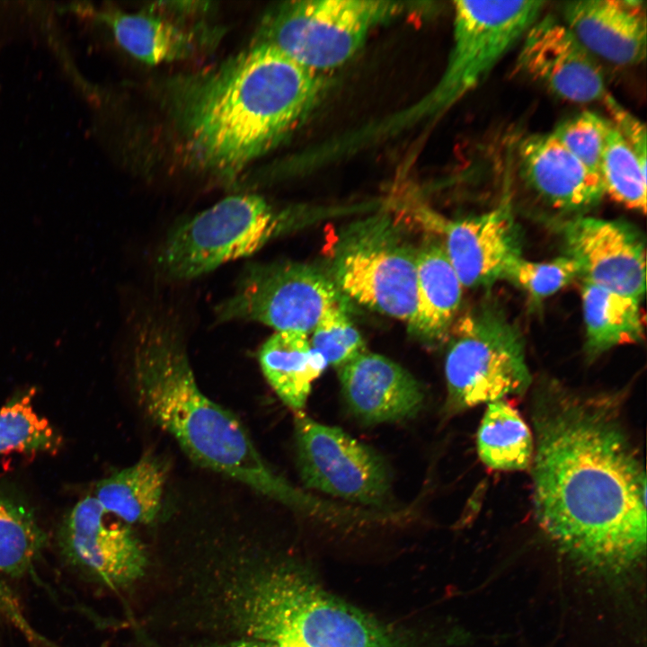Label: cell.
<instances>
[{"instance_id": "obj_4", "label": "cell", "mask_w": 647, "mask_h": 647, "mask_svg": "<svg viewBox=\"0 0 647 647\" xmlns=\"http://www.w3.org/2000/svg\"><path fill=\"white\" fill-rule=\"evenodd\" d=\"M249 639L279 647H399L375 620L286 568L240 579L229 594Z\"/></svg>"}, {"instance_id": "obj_7", "label": "cell", "mask_w": 647, "mask_h": 647, "mask_svg": "<svg viewBox=\"0 0 647 647\" xmlns=\"http://www.w3.org/2000/svg\"><path fill=\"white\" fill-rule=\"evenodd\" d=\"M290 209L257 194L226 197L178 225L168 235L157 261L166 278L191 280L259 251L290 229Z\"/></svg>"}, {"instance_id": "obj_22", "label": "cell", "mask_w": 647, "mask_h": 647, "mask_svg": "<svg viewBox=\"0 0 647 647\" xmlns=\"http://www.w3.org/2000/svg\"><path fill=\"white\" fill-rule=\"evenodd\" d=\"M581 299L585 324V351L594 359L608 350L644 339L641 300L587 281H582Z\"/></svg>"}, {"instance_id": "obj_23", "label": "cell", "mask_w": 647, "mask_h": 647, "mask_svg": "<svg viewBox=\"0 0 647 647\" xmlns=\"http://www.w3.org/2000/svg\"><path fill=\"white\" fill-rule=\"evenodd\" d=\"M165 474L157 460L145 456L134 465L100 481L94 498L105 512L127 525L147 524L158 515Z\"/></svg>"}, {"instance_id": "obj_31", "label": "cell", "mask_w": 647, "mask_h": 647, "mask_svg": "<svg viewBox=\"0 0 647 647\" xmlns=\"http://www.w3.org/2000/svg\"><path fill=\"white\" fill-rule=\"evenodd\" d=\"M0 615L33 647H62L39 632L30 622L13 591L0 580Z\"/></svg>"}, {"instance_id": "obj_28", "label": "cell", "mask_w": 647, "mask_h": 647, "mask_svg": "<svg viewBox=\"0 0 647 647\" xmlns=\"http://www.w3.org/2000/svg\"><path fill=\"white\" fill-rule=\"evenodd\" d=\"M580 277L575 261L567 255L547 261H532L521 256L513 259L504 269L505 279L525 291L534 301L546 298Z\"/></svg>"}, {"instance_id": "obj_18", "label": "cell", "mask_w": 647, "mask_h": 647, "mask_svg": "<svg viewBox=\"0 0 647 647\" xmlns=\"http://www.w3.org/2000/svg\"><path fill=\"white\" fill-rule=\"evenodd\" d=\"M563 22L595 58L634 66L646 56V7L637 0L570 1Z\"/></svg>"}, {"instance_id": "obj_19", "label": "cell", "mask_w": 647, "mask_h": 647, "mask_svg": "<svg viewBox=\"0 0 647 647\" xmlns=\"http://www.w3.org/2000/svg\"><path fill=\"white\" fill-rule=\"evenodd\" d=\"M338 371L350 408L368 423L412 417L422 407L424 393L421 384L385 356L365 351Z\"/></svg>"}, {"instance_id": "obj_29", "label": "cell", "mask_w": 647, "mask_h": 647, "mask_svg": "<svg viewBox=\"0 0 647 647\" xmlns=\"http://www.w3.org/2000/svg\"><path fill=\"white\" fill-rule=\"evenodd\" d=\"M309 343L327 362L340 368L365 352L364 341L344 306L328 310L311 332Z\"/></svg>"}, {"instance_id": "obj_2", "label": "cell", "mask_w": 647, "mask_h": 647, "mask_svg": "<svg viewBox=\"0 0 647 647\" xmlns=\"http://www.w3.org/2000/svg\"><path fill=\"white\" fill-rule=\"evenodd\" d=\"M329 86L326 75L253 43L220 65L170 79L164 100L185 160L230 181L287 139Z\"/></svg>"}, {"instance_id": "obj_10", "label": "cell", "mask_w": 647, "mask_h": 647, "mask_svg": "<svg viewBox=\"0 0 647 647\" xmlns=\"http://www.w3.org/2000/svg\"><path fill=\"white\" fill-rule=\"evenodd\" d=\"M332 279L293 261L247 266L231 296L215 308L217 322H257L279 331L309 334L324 314L344 306Z\"/></svg>"}, {"instance_id": "obj_1", "label": "cell", "mask_w": 647, "mask_h": 647, "mask_svg": "<svg viewBox=\"0 0 647 647\" xmlns=\"http://www.w3.org/2000/svg\"><path fill=\"white\" fill-rule=\"evenodd\" d=\"M532 420L542 530L578 563L615 572L632 566L646 546V474L611 403L548 387Z\"/></svg>"}, {"instance_id": "obj_12", "label": "cell", "mask_w": 647, "mask_h": 647, "mask_svg": "<svg viewBox=\"0 0 647 647\" xmlns=\"http://www.w3.org/2000/svg\"><path fill=\"white\" fill-rule=\"evenodd\" d=\"M93 496L79 501L64 518L58 543L65 561L110 588L126 587L144 575L143 545L125 523L108 521Z\"/></svg>"}, {"instance_id": "obj_5", "label": "cell", "mask_w": 647, "mask_h": 647, "mask_svg": "<svg viewBox=\"0 0 647 647\" xmlns=\"http://www.w3.org/2000/svg\"><path fill=\"white\" fill-rule=\"evenodd\" d=\"M544 1H456L453 45L433 87L392 122L405 131L432 121L478 86L540 17Z\"/></svg>"}, {"instance_id": "obj_26", "label": "cell", "mask_w": 647, "mask_h": 647, "mask_svg": "<svg viewBox=\"0 0 647 647\" xmlns=\"http://www.w3.org/2000/svg\"><path fill=\"white\" fill-rule=\"evenodd\" d=\"M611 121V120H610ZM599 176L605 194L627 208L646 212V167L611 121Z\"/></svg>"}, {"instance_id": "obj_24", "label": "cell", "mask_w": 647, "mask_h": 647, "mask_svg": "<svg viewBox=\"0 0 647 647\" xmlns=\"http://www.w3.org/2000/svg\"><path fill=\"white\" fill-rule=\"evenodd\" d=\"M476 444L480 459L492 469L517 471L531 465V431L518 412L502 400L488 403Z\"/></svg>"}, {"instance_id": "obj_8", "label": "cell", "mask_w": 647, "mask_h": 647, "mask_svg": "<svg viewBox=\"0 0 647 647\" xmlns=\"http://www.w3.org/2000/svg\"><path fill=\"white\" fill-rule=\"evenodd\" d=\"M455 331L445 360L448 412L520 395L528 389L532 377L523 337L495 302L477 306Z\"/></svg>"}, {"instance_id": "obj_17", "label": "cell", "mask_w": 647, "mask_h": 647, "mask_svg": "<svg viewBox=\"0 0 647 647\" xmlns=\"http://www.w3.org/2000/svg\"><path fill=\"white\" fill-rule=\"evenodd\" d=\"M517 158L522 182L554 209L581 214L597 206L605 195L600 176L578 160L552 133L522 138Z\"/></svg>"}, {"instance_id": "obj_20", "label": "cell", "mask_w": 647, "mask_h": 647, "mask_svg": "<svg viewBox=\"0 0 647 647\" xmlns=\"http://www.w3.org/2000/svg\"><path fill=\"white\" fill-rule=\"evenodd\" d=\"M417 306L410 330L428 342H439L450 332L462 300L463 285L439 237L417 246Z\"/></svg>"}, {"instance_id": "obj_3", "label": "cell", "mask_w": 647, "mask_h": 647, "mask_svg": "<svg viewBox=\"0 0 647 647\" xmlns=\"http://www.w3.org/2000/svg\"><path fill=\"white\" fill-rule=\"evenodd\" d=\"M132 369L141 408L193 461L290 508L325 514L327 501L272 471L238 418L202 393L171 326L155 319L140 325Z\"/></svg>"}, {"instance_id": "obj_25", "label": "cell", "mask_w": 647, "mask_h": 647, "mask_svg": "<svg viewBox=\"0 0 647 647\" xmlns=\"http://www.w3.org/2000/svg\"><path fill=\"white\" fill-rule=\"evenodd\" d=\"M46 542L32 511L0 495V572L13 578L28 574Z\"/></svg>"}, {"instance_id": "obj_11", "label": "cell", "mask_w": 647, "mask_h": 647, "mask_svg": "<svg viewBox=\"0 0 647 647\" xmlns=\"http://www.w3.org/2000/svg\"><path fill=\"white\" fill-rule=\"evenodd\" d=\"M294 423L297 465L306 487L356 503L383 505L391 480L378 453L302 411L295 412Z\"/></svg>"}, {"instance_id": "obj_32", "label": "cell", "mask_w": 647, "mask_h": 647, "mask_svg": "<svg viewBox=\"0 0 647 647\" xmlns=\"http://www.w3.org/2000/svg\"><path fill=\"white\" fill-rule=\"evenodd\" d=\"M604 102L611 115V121L634 151L643 166L646 167V129L634 115L608 94Z\"/></svg>"}, {"instance_id": "obj_15", "label": "cell", "mask_w": 647, "mask_h": 647, "mask_svg": "<svg viewBox=\"0 0 647 647\" xmlns=\"http://www.w3.org/2000/svg\"><path fill=\"white\" fill-rule=\"evenodd\" d=\"M522 40L518 69L553 94L575 103L604 102L608 95L596 58L563 21L539 17Z\"/></svg>"}, {"instance_id": "obj_30", "label": "cell", "mask_w": 647, "mask_h": 647, "mask_svg": "<svg viewBox=\"0 0 647 647\" xmlns=\"http://www.w3.org/2000/svg\"><path fill=\"white\" fill-rule=\"evenodd\" d=\"M610 124V120L584 111L559 123L551 133L585 166L599 175Z\"/></svg>"}, {"instance_id": "obj_9", "label": "cell", "mask_w": 647, "mask_h": 647, "mask_svg": "<svg viewBox=\"0 0 647 647\" xmlns=\"http://www.w3.org/2000/svg\"><path fill=\"white\" fill-rule=\"evenodd\" d=\"M417 246L387 216L348 227L336 243L331 277L342 295L408 324L417 306Z\"/></svg>"}, {"instance_id": "obj_27", "label": "cell", "mask_w": 647, "mask_h": 647, "mask_svg": "<svg viewBox=\"0 0 647 647\" xmlns=\"http://www.w3.org/2000/svg\"><path fill=\"white\" fill-rule=\"evenodd\" d=\"M32 394L21 396L0 408V454L56 450L61 438L31 403Z\"/></svg>"}, {"instance_id": "obj_21", "label": "cell", "mask_w": 647, "mask_h": 647, "mask_svg": "<svg viewBox=\"0 0 647 647\" xmlns=\"http://www.w3.org/2000/svg\"><path fill=\"white\" fill-rule=\"evenodd\" d=\"M258 359L267 382L295 412L304 408L312 383L328 366L312 349L308 335L293 331L272 334L261 347Z\"/></svg>"}, {"instance_id": "obj_33", "label": "cell", "mask_w": 647, "mask_h": 647, "mask_svg": "<svg viewBox=\"0 0 647 647\" xmlns=\"http://www.w3.org/2000/svg\"><path fill=\"white\" fill-rule=\"evenodd\" d=\"M209 647H279V646L273 644V643L253 640V639L248 638L247 640L235 641L233 643L214 645V646H209Z\"/></svg>"}, {"instance_id": "obj_16", "label": "cell", "mask_w": 647, "mask_h": 647, "mask_svg": "<svg viewBox=\"0 0 647 647\" xmlns=\"http://www.w3.org/2000/svg\"><path fill=\"white\" fill-rule=\"evenodd\" d=\"M434 217L445 253L465 288L489 287L522 255L520 229L508 202L456 220Z\"/></svg>"}, {"instance_id": "obj_13", "label": "cell", "mask_w": 647, "mask_h": 647, "mask_svg": "<svg viewBox=\"0 0 647 647\" xmlns=\"http://www.w3.org/2000/svg\"><path fill=\"white\" fill-rule=\"evenodd\" d=\"M565 255L580 278L641 300L645 293V241L632 224L576 216L562 226Z\"/></svg>"}, {"instance_id": "obj_6", "label": "cell", "mask_w": 647, "mask_h": 647, "mask_svg": "<svg viewBox=\"0 0 647 647\" xmlns=\"http://www.w3.org/2000/svg\"><path fill=\"white\" fill-rule=\"evenodd\" d=\"M414 7L381 0L285 2L266 13L253 43L270 46L325 75L350 60L376 28Z\"/></svg>"}, {"instance_id": "obj_14", "label": "cell", "mask_w": 647, "mask_h": 647, "mask_svg": "<svg viewBox=\"0 0 647 647\" xmlns=\"http://www.w3.org/2000/svg\"><path fill=\"white\" fill-rule=\"evenodd\" d=\"M66 9L87 26L102 27L132 57L150 65L187 59L211 50L222 29L188 23L152 11L129 13L109 5L73 2Z\"/></svg>"}]
</instances>
